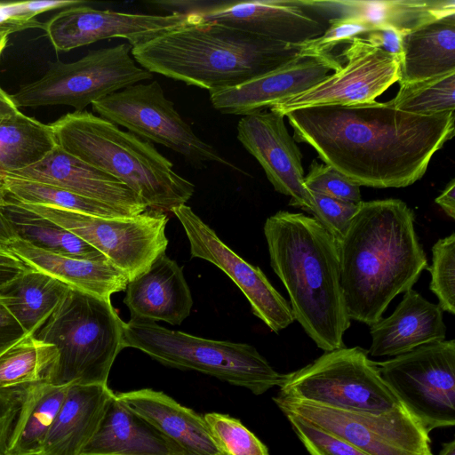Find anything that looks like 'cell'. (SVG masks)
Returning a JSON list of instances; mask_svg holds the SVG:
<instances>
[{
	"mask_svg": "<svg viewBox=\"0 0 455 455\" xmlns=\"http://www.w3.org/2000/svg\"><path fill=\"white\" fill-rule=\"evenodd\" d=\"M284 116L295 141L358 186L377 188L414 184L454 136V111L419 116L388 101L302 108Z\"/></svg>",
	"mask_w": 455,
	"mask_h": 455,
	"instance_id": "1",
	"label": "cell"
},
{
	"mask_svg": "<svg viewBox=\"0 0 455 455\" xmlns=\"http://www.w3.org/2000/svg\"><path fill=\"white\" fill-rule=\"evenodd\" d=\"M402 200L362 201L337 243L340 284L350 320L371 326L412 288L428 263Z\"/></svg>",
	"mask_w": 455,
	"mask_h": 455,
	"instance_id": "2",
	"label": "cell"
},
{
	"mask_svg": "<svg viewBox=\"0 0 455 455\" xmlns=\"http://www.w3.org/2000/svg\"><path fill=\"white\" fill-rule=\"evenodd\" d=\"M270 265L294 319L324 352L345 347L350 327L335 239L313 217L279 211L264 224Z\"/></svg>",
	"mask_w": 455,
	"mask_h": 455,
	"instance_id": "3",
	"label": "cell"
},
{
	"mask_svg": "<svg viewBox=\"0 0 455 455\" xmlns=\"http://www.w3.org/2000/svg\"><path fill=\"white\" fill-rule=\"evenodd\" d=\"M299 45L272 41L213 22L190 20L144 44L132 56L144 69L208 90L236 86L299 54Z\"/></svg>",
	"mask_w": 455,
	"mask_h": 455,
	"instance_id": "4",
	"label": "cell"
},
{
	"mask_svg": "<svg viewBox=\"0 0 455 455\" xmlns=\"http://www.w3.org/2000/svg\"><path fill=\"white\" fill-rule=\"evenodd\" d=\"M50 126L60 148L123 182L150 209L172 212L195 192L150 141L99 116L74 111Z\"/></svg>",
	"mask_w": 455,
	"mask_h": 455,
	"instance_id": "5",
	"label": "cell"
},
{
	"mask_svg": "<svg viewBox=\"0 0 455 455\" xmlns=\"http://www.w3.org/2000/svg\"><path fill=\"white\" fill-rule=\"evenodd\" d=\"M124 325L110 299L69 287L34 332L58 351L45 381L56 386L107 385L112 365L124 349Z\"/></svg>",
	"mask_w": 455,
	"mask_h": 455,
	"instance_id": "6",
	"label": "cell"
},
{
	"mask_svg": "<svg viewBox=\"0 0 455 455\" xmlns=\"http://www.w3.org/2000/svg\"><path fill=\"white\" fill-rule=\"evenodd\" d=\"M123 345L165 366L196 371L257 395L280 387L286 378L251 345L208 339L148 319L131 318L124 323Z\"/></svg>",
	"mask_w": 455,
	"mask_h": 455,
	"instance_id": "7",
	"label": "cell"
},
{
	"mask_svg": "<svg viewBox=\"0 0 455 455\" xmlns=\"http://www.w3.org/2000/svg\"><path fill=\"white\" fill-rule=\"evenodd\" d=\"M279 387L282 396L342 411L381 413L403 406L359 347L324 352L286 374Z\"/></svg>",
	"mask_w": 455,
	"mask_h": 455,
	"instance_id": "8",
	"label": "cell"
},
{
	"mask_svg": "<svg viewBox=\"0 0 455 455\" xmlns=\"http://www.w3.org/2000/svg\"><path fill=\"white\" fill-rule=\"evenodd\" d=\"M152 77L137 64L127 43L92 51L76 61L51 63L41 78L11 96L18 108L67 105L84 111L89 104Z\"/></svg>",
	"mask_w": 455,
	"mask_h": 455,
	"instance_id": "9",
	"label": "cell"
},
{
	"mask_svg": "<svg viewBox=\"0 0 455 455\" xmlns=\"http://www.w3.org/2000/svg\"><path fill=\"white\" fill-rule=\"evenodd\" d=\"M18 202L97 249L125 274L128 282L145 272L168 245V217L161 211L149 208L136 216L102 218L52 205Z\"/></svg>",
	"mask_w": 455,
	"mask_h": 455,
	"instance_id": "10",
	"label": "cell"
},
{
	"mask_svg": "<svg viewBox=\"0 0 455 455\" xmlns=\"http://www.w3.org/2000/svg\"><path fill=\"white\" fill-rule=\"evenodd\" d=\"M379 374L428 432L455 425V340L420 346L385 362Z\"/></svg>",
	"mask_w": 455,
	"mask_h": 455,
	"instance_id": "11",
	"label": "cell"
},
{
	"mask_svg": "<svg viewBox=\"0 0 455 455\" xmlns=\"http://www.w3.org/2000/svg\"><path fill=\"white\" fill-rule=\"evenodd\" d=\"M92 106L99 116L177 152L194 166L217 163L235 168L193 132L157 81L128 86Z\"/></svg>",
	"mask_w": 455,
	"mask_h": 455,
	"instance_id": "12",
	"label": "cell"
},
{
	"mask_svg": "<svg viewBox=\"0 0 455 455\" xmlns=\"http://www.w3.org/2000/svg\"><path fill=\"white\" fill-rule=\"evenodd\" d=\"M273 401L295 416L366 455H433L429 433L403 406L381 413L319 406L278 395Z\"/></svg>",
	"mask_w": 455,
	"mask_h": 455,
	"instance_id": "13",
	"label": "cell"
},
{
	"mask_svg": "<svg viewBox=\"0 0 455 455\" xmlns=\"http://www.w3.org/2000/svg\"><path fill=\"white\" fill-rule=\"evenodd\" d=\"M151 4L169 13L187 14L195 21L218 23L293 45L322 36L329 20L308 0H165Z\"/></svg>",
	"mask_w": 455,
	"mask_h": 455,
	"instance_id": "14",
	"label": "cell"
},
{
	"mask_svg": "<svg viewBox=\"0 0 455 455\" xmlns=\"http://www.w3.org/2000/svg\"><path fill=\"white\" fill-rule=\"evenodd\" d=\"M342 68L308 90L275 104L282 115L308 107L347 106L375 101L400 80L401 60L357 36L347 43Z\"/></svg>",
	"mask_w": 455,
	"mask_h": 455,
	"instance_id": "15",
	"label": "cell"
},
{
	"mask_svg": "<svg viewBox=\"0 0 455 455\" xmlns=\"http://www.w3.org/2000/svg\"><path fill=\"white\" fill-rule=\"evenodd\" d=\"M172 212L184 228L191 258L207 260L227 274L248 299L253 315L272 331L278 333L295 321L290 303L261 269L232 251L191 207L182 204Z\"/></svg>",
	"mask_w": 455,
	"mask_h": 455,
	"instance_id": "16",
	"label": "cell"
},
{
	"mask_svg": "<svg viewBox=\"0 0 455 455\" xmlns=\"http://www.w3.org/2000/svg\"><path fill=\"white\" fill-rule=\"evenodd\" d=\"M188 20L187 14H143L98 10L85 4L62 9L43 28L56 52L108 38H124L133 47L144 44Z\"/></svg>",
	"mask_w": 455,
	"mask_h": 455,
	"instance_id": "17",
	"label": "cell"
},
{
	"mask_svg": "<svg viewBox=\"0 0 455 455\" xmlns=\"http://www.w3.org/2000/svg\"><path fill=\"white\" fill-rule=\"evenodd\" d=\"M237 139L261 165L275 190L290 196V205L310 213L313 198L304 184L302 154L284 116L271 110L243 116L237 124Z\"/></svg>",
	"mask_w": 455,
	"mask_h": 455,
	"instance_id": "18",
	"label": "cell"
},
{
	"mask_svg": "<svg viewBox=\"0 0 455 455\" xmlns=\"http://www.w3.org/2000/svg\"><path fill=\"white\" fill-rule=\"evenodd\" d=\"M341 68L340 60L331 53L298 54L267 73L210 93V100L221 113L243 116L301 93Z\"/></svg>",
	"mask_w": 455,
	"mask_h": 455,
	"instance_id": "19",
	"label": "cell"
},
{
	"mask_svg": "<svg viewBox=\"0 0 455 455\" xmlns=\"http://www.w3.org/2000/svg\"><path fill=\"white\" fill-rule=\"evenodd\" d=\"M4 174L61 188L109 205L127 216H136L149 209L123 182L69 155L58 145L36 164Z\"/></svg>",
	"mask_w": 455,
	"mask_h": 455,
	"instance_id": "20",
	"label": "cell"
},
{
	"mask_svg": "<svg viewBox=\"0 0 455 455\" xmlns=\"http://www.w3.org/2000/svg\"><path fill=\"white\" fill-rule=\"evenodd\" d=\"M124 303L131 318L180 325L189 315L193 299L182 267L164 252L128 282Z\"/></svg>",
	"mask_w": 455,
	"mask_h": 455,
	"instance_id": "21",
	"label": "cell"
},
{
	"mask_svg": "<svg viewBox=\"0 0 455 455\" xmlns=\"http://www.w3.org/2000/svg\"><path fill=\"white\" fill-rule=\"evenodd\" d=\"M371 356H397L420 346L443 341V311L412 288L395 311L370 326Z\"/></svg>",
	"mask_w": 455,
	"mask_h": 455,
	"instance_id": "22",
	"label": "cell"
},
{
	"mask_svg": "<svg viewBox=\"0 0 455 455\" xmlns=\"http://www.w3.org/2000/svg\"><path fill=\"white\" fill-rule=\"evenodd\" d=\"M116 395L132 412L193 455H225L204 416L164 392L141 388Z\"/></svg>",
	"mask_w": 455,
	"mask_h": 455,
	"instance_id": "23",
	"label": "cell"
},
{
	"mask_svg": "<svg viewBox=\"0 0 455 455\" xmlns=\"http://www.w3.org/2000/svg\"><path fill=\"white\" fill-rule=\"evenodd\" d=\"M0 243L28 267L73 289L103 299L126 289L127 276L108 259H81L53 253L13 235H1Z\"/></svg>",
	"mask_w": 455,
	"mask_h": 455,
	"instance_id": "24",
	"label": "cell"
},
{
	"mask_svg": "<svg viewBox=\"0 0 455 455\" xmlns=\"http://www.w3.org/2000/svg\"><path fill=\"white\" fill-rule=\"evenodd\" d=\"M115 393L107 385H69L40 455H82Z\"/></svg>",
	"mask_w": 455,
	"mask_h": 455,
	"instance_id": "25",
	"label": "cell"
},
{
	"mask_svg": "<svg viewBox=\"0 0 455 455\" xmlns=\"http://www.w3.org/2000/svg\"><path fill=\"white\" fill-rule=\"evenodd\" d=\"M82 455H193L126 408L110 399L100 425Z\"/></svg>",
	"mask_w": 455,
	"mask_h": 455,
	"instance_id": "26",
	"label": "cell"
},
{
	"mask_svg": "<svg viewBox=\"0 0 455 455\" xmlns=\"http://www.w3.org/2000/svg\"><path fill=\"white\" fill-rule=\"evenodd\" d=\"M328 20L352 18L374 28L408 33L439 19L455 15L454 0H309Z\"/></svg>",
	"mask_w": 455,
	"mask_h": 455,
	"instance_id": "27",
	"label": "cell"
},
{
	"mask_svg": "<svg viewBox=\"0 0 455 455\" xmlns=\"http://www.w3.org/2000/svg\"><path fill=\"white\" fill-rule=\"evenodd\" d=\"M455 71V15L403 36L399 84H411Z\"/></svg>",
	"mask_w": 455,
	"mask_h": 455,
	"instance_id": "28",
	"label": "cell"
},
{
	"mask_svg": "<svg viewBox=\"0 0 455 455\" xmlns=\"http://www.w3.org/2000/svg\"><path fill=\"white\" fill-rule=\"evenodd\" d=\"M0 224L3 235L17 236L45 251L81 259H107L80 237L27 210L4 191L0 193Z\"/></svg>",
	"mask_w": 455,
	"mask_h": 455,
	"instance_id": "29",
	"label": "cell"
},
{
	"mask_svg": "<svg viewBox=\"0 0 455 455\" xmlns=\"http://www.w3.org/2000/svg\"><path fill=\"white\" fill-rule=\"evenodd\" d=\"M68 386L45 380L23 391L20 411L4 455H40L46 435L61 407Z\"/></svg>",
	"mask_w": 455,
	"mask_h": 455,
	"instance_id": "30",
	"label": "cell"
},
{
	"mask_svg": "<svg viewBox=\"0 0 455 455\" xmlns=\"http://www.w3.org/2000/svg\"><path fill=\"white\" fill-rule=\"evenodd\" d=\"M69 286L28 267L0 288V298L27 333H34L54 310Z\"/></svg>",
	"mask_w": 455,
	"mask_h": 455,
	"instance_id": "31",
	"label": "cell"
},
{
	"mask_svg": "<svg viewBox=\"0 0 455 455\" xmlns=\"http://www.w3.org/2000/svg\"><path fill=\"white\" fill-rule=\"evenodd\" d=\"M56 146L50 124L20 111L0 119V176L36 164Z\"/></svg>",
	"mask_w": 455,
	"mask_h": 455,
	"instance_id": "32",
	"label": "cell"
},
{
	"mask_svg": "<svg viewBox=\"0 0 455 455\" xmlns=\"http://www.w3.org/2000/svg\"><path fill=\"white\" fill-rule=\"evenodd\" d=\"M57 356L54 345L27 333L0 355V392H23L45 380Z\"/></svg>",
	"mask_w": 455,
	"mask_h": 455,
	"instance_id": "33",
	"label": "cell"
},
{
	"mask_svg": "<svg viewBox=\"0 0 455 455\" xmlns=\"http://www.w3.org/2000/svg\"><path fill=\"white\" fill-rule=\"evenodd\" d=\"M1 180L4 192L23 203L52 205L102 218L131 217L103 203L59 187L8 174H2Z\"/></svg>",
	"mask_w": 455,
	"mask_h": 455,
	"instance_id": "34",
	"label": "cell"
},
{
	"mask_svg": "<svg viewBox=\"0 0 455 455\" xmlns=\"http://www.w3.org/2000/svg\"><path fill=\"white\" fill-rule=\"evenodd\" d=\"M394 108L413 115L435 116L454 111L455 71L400 85L388 101Z\"/></svg>",
	"mask_w": 455,
	"mask_h": 455,
	"instance_id": "35",
	"label": "cell"
},
{
	"mask_svg": "<svg viewBox=\"0 0 455 455\" xmlns=\"http://www.w3.org/2000/svg\"><path fill=\"white\" fill-rule=\"evenodd\" d=\"M204 418L225 455H269L267 446L239 419L218 412L206 413Z\"/></svg>",
	"mask_w": 455,
	"mask_h": 455,
	"instance_id": "36",
	"label": "cell"
},
{
	"mask_svg": "<svg viewBox=\"0 0 455 455\" xmlns=\"http://www.w3.org/2000/svg\"><path fill=\"white\" fill-rule=\"evenodd\" d=\"M429 288L444 312L455 314V233L438 239L432 247Z\"/></svg>",
	"mask_w": 455,
	"mask_h": 455,
	"instance_id": "37",
	"label": "cell"
},
{
	"mask_svg": "<svg viewBox=\"0 0 455 455\" xmlns=\"http://www.w3.org/2000/svg\"><path fill=\"white\" fill-rule=\"evenodd\" d=\"M304 184L310 192L355 204L362 202L360 186L324 163H311Z\"/></svg>",
	"mask_w": 455,
	"mask_h": 455,
	"instance_id": "38",
	"label": "cell"
},
{
	"mask_svg": "<svg viewBox=\"0 0 455 455\" xmlns=\"http://www.w3.org/2000/svg\"><path fill=\"white\" fill-rule=\"evenodd\" d=\"M373 29L376 28L357 19L332 18L328 20V28L322 36L299 44V54H330L337 45L347 44Z\"/></svg>",
	"mask_w": 455,
	"mask_h": 455,
	"instance_id": "39",
	"label": "cell"
},
{
	"mask_svg": "<svg viewBox=\"0 0 455 455\" xmlns=\"http://www.w3.org/2000/svg\"><path fill=\"white\" fill-rule=\"evenodd\" d=\"M310 455H366L355 447L304 420L285 415Z\"/></svg>",
	"mask_w": 455,
	"mask_h": 455,
	"instance_id": "40",
	"label": "cell"
},
{
	"mask_svg": "<svg viewBox=\"0 0 455 455\" xmlns=\"http://www.w3.org/2000/svg\"><path fill=\"white\" fill-rule=\"evenodd\" d=\"M313 207L310 213L337 242L345 234L359 204H352L310 192Z\"/></svg>",
	"mask_w": 455,
	"mask_h": 455,
	"instance_id": "41",
	"label": "cell"
},
{
	"mask_svg": "<svg viewBox=\"0 0 455 455\" xmlns=\"http://www.w3.org/2000/svg\"><path fill=\"white\" fill-rule=\"evenodd\" d=\"M23 392H0V455H4L16 418L20 409Z\"/></svg>",
	"mask_w": 455,
	"mask_h": 455,
	"instance_id": "42",
	"label": "cell"
},
{
	"mask_svg": "<svg viewBox=\"0 0 455 455\" xmlns=\"http://www.w3.org/2000/svg\"><path fill=\"white\" fill-rule=\"evenodd\" d=\"M405 34L392 28H378L361 36L372 46L402 60L403 41Z\"/></svg>",
	"mask_w": 455,
	"mask_h": 455,
	"instance_id": "43",
	"label": "cell"
},
{
	"mask_svg": "<svg viewBox=\"0 0 455 455\" xmlns=\"http://www.w3.org/2000/svg\"><path fill=\"white\" fill-rule=\"evenodd\" d=\"M26 335L0 298V355Z\"/></svg>",
	"mask_w": 455,
	"mask_h": 455,
	"instance_id": "44",
	"label": "cell"
},
{
	"mask_svg": "<svg viewBox=\"0 0 455 455\" xmlns=\"http://www.w3.org/2000/svg\"><path fill=\"white\" fill-rule=\"evenodd\" d=\"M28 267L0 243V279L10 281Z\"/></svg>",
	"mask_w": 455,
	"mask_h": 455,
	"instance_id": "45",
	"label": "cell"
},
{
	"mask_svg": "<svg viewBox=\"0 0 455 455\" xmlns=\"http://www.w3.org/2000/svg\"><path fill=\"white\" fill-rule=\"evenodd\" d=\"M435 203L451 219L455 218V180L452 179L435 198Z\"/></svg>",
	"mask_w": 455,
	"mask_h": 455,
	"instance_id": "46",
	"label": "cell"
},
{
	"mask_svg": "<svg viewBox=\"0 0 455 455\" xmlns=\"http://www.w3.org/2000/svg\"><path fill=\"white\" fill-rule=\"evenodd\" d=\"M20 112L12 96L0 87V119L9 117Z\"/></svg>",
	"mask_w": 455,
	"mask_h": 455,
	"instance_id": "47",
	"label": "cell"
},
{
	"mask_svg": "<svg viewBox=\"0 0 455 455\" xmlns=\"http://www.w3.org/2000/svg\"><path fill=\"white\" fill-rule=\"evenodd\" d=\"M438 455H455V440L443 443Z\"/></svg>",
	"mask_w": 455,
	"mask_h": 455,
	"instance_id": "48",
	"label": "cell"
},
{
	"mask_svg": "<svg viewBox=\"0 0 455 455\" xmlns=\"http://www.w3.org/2000/svg\"><path fill=\"white\" fill-rule=\"evenodd\" d=\"M8 41V34L0 32V55L6 46Z\"/></svg>",
	"mask_w": 455,
	"mask_h": 455,
	"instance_id": "49",
	"label": "cell"
},
{
	"mask_svg": "<svg viewBox=\"0 0 455 455\" xmlns=\"http://www.w3.org/2000/svg\"><path fill=\"white\" fill-rule=\"evenodd\" d=\"M4 190H3V184H2V180L0 178V193H2Z\"/></svg>",
	"mask_w": 455,
	"mask_h": 455,
	"instance_id": "50",
	"label": "cell"
},
{
	"mask_svg": "<svg viewBox=\"0 0 455 455\" xmlns=\"http://www.w3.org/2000/svg\"><path fill=\"white\" fill-rule=\"evenodd\" d=\"M6 282H8V281H5V280H3V279H0V288H1V286H2L4 283H5Z\"/></svg>",
	"mask_w": 455,
	"mask_h": 455,
	"instance_id": "51",
	"label": "cell"
},
{
	"mask_svg": "<svg viewBox=\"0 0 455 455\" xmlns=\"http://www.w3.org/2000/svg\"><path fill=\"white\" fill-rule=\"evenodd\" d=\"M3 4H4V3H1V2H0V8L3 6Z\"/></svg>",
	"mask_w": 455,
	"mask_h": 455,
	"instance_id": "52",
	"label": "cell"
}]
</instances>
